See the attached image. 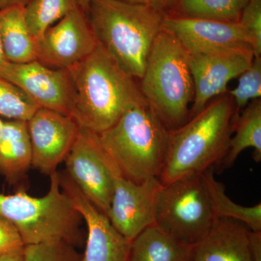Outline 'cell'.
I'll return each mask as SVG.
<instances>
[{
  "instance_id": "obj_1",
  "label": "cell",
  "mask_w": 261,
  "mask_h": 261,
  "mask_svg": "<svg viewBox=\"0 0 261 261\" xmlns=\"http://www.w3.org/2000/svg\"><path fill=\"white\" fill-rule=\"evenodd\" d=\"M68 70L74 92L70 116L82 128L101 133L127 110L145 102L135 78L123 71L99 44Z\"/></svg>"
},
{
  "instance_id": "obj_2",
  "label": "cell",
  "mask_w": 261,
  "mask_h": 261,
  "mask_svg": "<svg viewBox=\"0 0 261 261\" xmlns=\"http://www.w3.org/2000/svg\"><path fill=\"white\" fill-rule=\"evenodd\" d=\"M86 13L98 44L127 74L141 80L166 15L123 0H92Z\"/></svg>"
},
{
  "instance_id": "obj_3",
  "label": "cell",
  "mask_w": 261,
  "mask_h": 261,
  "mask_svg": "<svg viewBox=\"0 0 261 261\" xmlns=\"http://www.w3.org/2000/svg\"><path fill=\"white\" fill-rule=\"evenodd\" d=\"M234 107L227 93L209 103L176 129L169 130L166 160L159 179L166 185L220 165L233 132Z\"/></svg>"
},
{
  "instance_id": "obj_4",
  "label": "cell",
  "mask_w": 261,
  "mask_h": 261,
  "mask_svg": "<svg viewBox=\"0 0 261 261\" xmlns=\"http://www.w3.org/2000/svg\"><path fill=\"white\" fill-rule=\"evenodd\" d=\"M98 135L122 176L135 183L159 178L169 130L146 102L127 110L115 124Z\"/></svg>"
},
{
  "instance_id": "obj_5",
  "label": "cell",
  "mask_w": 261,
  "mask_h": 261,
  "mask_svg": "<svg viewBox=\"0 0 261 261\" xmlns=\"http://www.w3.org/2000/svg\"><path fill=\"white\" fill-rule=\"evenodd\" d=\"M140 80L142 97L168 130L190 120L195 90L188 54L171 33L162 29L158 34Z\"/></svg>"
},
{
  "instance_id": "obj_6",
  "label": "cell",
  "mask_w": 261,
  "mask_h": 261,
  "mask_svg": "<svg viewBox=\"0 0 261 261\" xmlns=\"http://www.w3.org/2000/svg\"><path fill=\"white\" fill-rule=\"evenodd\" d=\"M48 192L33 197L24 190L0 194V214L13 223L25 245L46 242H67L76 246L82 240L83 219L61 187V173L49 176Z\"/></svg>"
},
{
  "instance_id": "obj_7",
  "label": "cell",
  "mask_w": 261,
  "mask_h": 261,
  "mask_svg": "<svg viewBox=\"0 0 261 261\" xmlns=\"http://www.w3.org/2000/svg\"><path fill=\"white\" fill-rule=\"evenodd\" d=\"M200 174H190L161 185L158 190L154 224L186 245L205 238L216 221Z\"/></svg>"
},
{
  "instance_id": "obj_8",
  "label": "cell",
  "mask_w": 261,
  "mask_h": 261,
  "mask_svg": "<svg viewBox=\"0 0 261 261\" xmlns=\"http://www.w3.org/2000/svg\"><path fill=\"white\" fill-rule=\"evenodd\" d=\"M64 162L65 173L96 207L107 215L115 177L120 173L103 149L98 134L80 127Z\"/></svg>"
},
{
  "instance_id": "obj_9",
  "label": "cell",
  "mask_w": 261,
  "mask_h": 261,
  "mask_svg": "<svg viewBox=\"0 0 261 261\" xmlns=\"http://www.w3.org/2000/svg\"><path fill=\"white\" fill-rule=\"evenodd\" d=\"M187 54L195 90L190 118L200 113L213 98L227 93L230 81L240 76L255 58L249 49Z\"/></svg>"
},
{
  "instance_id": "obj_10",
  "label": "cell",
  "mask_w": 261,
  "mask_h": 261,
  "mask_svg": "<svg viewBox=\"0 0 261 261\" xmlns=\"http://www.w3.org/2000/svg\"><path fill=\"white\" fill-rule=\"evenodd\" d=\"M97 44L87 13L79 7L44 32L38 41L37 61L49 68L69 70Z\"/></svg>"
},
{
  "instance_id": "obj_11",
  "label": "cell",
  "mask_w": 261,
  "mask_h": 261,
  "mask_svg": "<svg viewBox=\"0 0 261 261\" xmlns=\"http://www.w3.org/2000/svg\"><path fill=\"white\" fill-rule=\"evenodd\" d=\"M0 75L18 86L39 108L70 116L74 92L69 70L49 68L37 61L6 62Z\"/></svg>"
},
{
  "instance_id": "obj_12",
  "label": "cell",
  "mask_w": 261,
  "mask_h": 261,
  "mask_svg": "<svg viewBox=\"0 0 261 261\" xmlns=\"http://www.w3.org/2000/svg\"><path fill=\"white\" fill-rule=\"evenodd\" d=\"M32 167L47 176L58 171L74 143L80 126L68 115L39 108L27 121Z\"/></svg>"
},
{
  "instance_id": "obj_13",
  "label": "cell",
  "mask_w": 261,
  "mask_h": 261,
  "mask_svg": "<svg viewBox=\"0 0 261 261\" xmlns=\"http://www.w3.org/2000/svg\"><path fill=\"white\" fill-rule=\"evenodd\" d=\"M61 187L87 225L83 261H128L132 241L113 227L108 216L84 196L65 172L61 173Z\"/></svg>"
},
{
  "instance_id": "obj_14",
  "label": "cell",
  "mask_w": 261,
  "mask_h": 261,
  "mask_svg": "<svg viewBox=\"0 0 261 261\" xmlns=\"http://www.w3.org/2000/svg\"><path fill=\"white\" fill-rule=\"evenodd\" d=\"M161 186L158 178L135 183L117 174L108 216L117 231L134 240L147 226L154 224L155 199Z\"/></svg>"
},
{
  "instance_id": "obj_15",
  "label": "cell",
  "mask_w": 261,
  "mask_h": 261,
  "mask_svg": "<svg viewBox=\"0 0 261 261\" xmlns=\"http://www.w3.org/2000/svg\"><path fill=\"white\" fill-rule=\"evenodd\" d=\"M163 29L173 34L187 53L236 49L252 50L238 21L166 15Z\"/></svg>"
},
{
  "instance_id": "obj_16",
  "label": "cell",
  "mask_w": 261,
  "mask_h": 261,
  "mask_svg": "<svg viewBox=\"0 0 261 261\" xmlns=\"http://www.w3.org/2000/svg\"><path fill=\"white\" fill-rule=\"evenodd\" d=\"M250 229L233 219H216L205 238L193 246L192 261H253Z\"/></svg>"
},
{
  "instance_id": "obj_17",
  "label": "cell",
  "mask_w": 261,
  "mask_h": 261,
  "mask_svg": "<svg viewBox=\"0 0 261 261\" xmlns=\"http://www.w3.org/2000/svg\"><path fill=\"white\" fill-rule=\"evenodd\" d=\"M32 166V148L27 121L6 120L0 140V176L12 186L27 181Z\"/></svg>"
},
{
  "instance_id": "obj_18",
  "label": "cell",
  "mask_w": 261,
  "mask_h": 261,
  "mask_svg": "<svg viewBox=\"0 0 261 261\" xmlns=\"http://www.w3.org/2000/svg\"><path fill=\"white\" fill-rule=\"evenodd\" d=\"M25 7L0 10V40L7 62L15 64L37 61L38 42L29 30Z\"/></svg>"
},
{
  "instance_id": "obj_19",
  "label": "cell",
  "mask_w": 261,
  "mask_h": 261,
  "mask_svg": "<svg viewBox=\"0 0 261 261\" xmlns=\"http://www.w3.org/2000/svg\"><path fill=\"white\" fill-rule=\"evenodd\" d=\"M192 252L193 246L178 241L153 224L132 240L128 261H192Z\"/></svg>"
},
{
  "instance_id": "obj_20",
  "label": "cell",
  "mask_w": 261,
  "mask_h": 261,
  "mask_svg": "<svg viewBox=\"0 0 261 261\" xmlns=\"http://www.w3.org/2000/svg\"><path fill=\"white\" fill-rule=\"evenodd\" d=\"M234 137L230 140L227 153L220 163L221 168H229L245 149L253 148L252 157L261 161V99L251 101L233 123Z\"/></svg>"
},
{
  "instance_id": "obj_21",
  "label": "cell",
  "mask_w": 261,
  "mask_h": 261,
  "mask_svg": "<svg viewBox=\"0 0 261 261\" xmlns=\"http://www.w3.org/2000/svg\"><path fill=\"white\" fill-rule=\"evenodd\" d=\"M215 168L201 173L211 207L216 219H228L243 223L251 231H261V204L238 205L226 195L225 185L215 178Z\"/></svg>"
},
{
  "instance_id": "obj_22",
  "label": "cell",
  "mask_w": 261,
  "mask_h": 261,
  "mask_svg": "<svg viewBox=\"0 0 261 261\" xmlns=\"http://www.w3.org/2000/svg\"><path fill=\"white\" fill-rule=\"evenodd\" d=\"M79 7L80 0H29L24 10L33 37L38 42L49 27Z\"/></svg>"
},
{
  "instance_id": "obj_23",
  "label": "cell",
  "mask_w": 261,
  "mask_h": 261,
  "mask_svg": "<svg viewBox=\"0 0 261 261\" xmlns=\"http://www.w3.org/2000/svg\"><path fill=\"white\" fill-rule=\"evenodd\" d=\"M249 0H180L169 15L238 22Z\"/></svg>"
},
{
  "instance_id": "obj_24",
  "label": "cell",
  "mask_w": 261,
  "mask_h": 261,
  "mask_svg": "<svg viewBox=\"0 0 261 261\" xmlns=\"http://www.w3.org/2000/svg\"><path fill=\"white\" fill-rule=\"evenodd\" d=\"M39 108L18 86L0 75V118L28 121Z\"/></svg>"
},
{
  "instance_id": "obj_25",
  "label": "cell",
  "mask_w": 261,
  "mask_h": 261,
  "mask_svg": "<svg viewBox=\"0 0 261 261\" xmlns=\"http://www.w3.org/2000/svg\"><path fill=\"white\" fill-rule=\"evenodd\" d=\"M236 88L228 91L234 107V121L247 105L261 97V57H255L246 70L238 77Z\"/></svg>"
},
{
  "instance_id": "obj_26",
  "label": "cell",
  "mask_w": 261,
  "mask_h": 261,
  "mask_svg": "<svg viewBox=\"0 0 261 261\" xmlns=\"http://www.w3.org/2000/svg\"><path fill=\"white\" fill-rule=\"evenodd\" d=\"M24 255L25 261H83L74 245L61 240L25 245Z\"/></svg>"
},
{
  "instance_id": "obj_27",
  "label": "cell",
  "mask_w": 261,
  "mask_h": 261,
  "mask_svg": "<svg viewBox=\"0 0 261 261\" xmlns=\"http://www.w3.org/2000/svg\"><path fill=\"white\" fill-rule=\"evenodd\" d=\"M239 23L248 39L255 57L261 55V0H249L242 11Z\"/></svg>"
},
{
  "instance_id": "obj_28",
  "label": "cell",
  "mask_w": 261,
  "mask_h": 261,
  "mask_svg": "<svg viewBox=\"0 0 261 261\" xmlns=\"http://www.w3.org/2000/svg\"><path fill=\"white\" fill-rule=\"evenodd\" d=\"M25 245L11 221L0 214V256L23 250Z\"/></svg>"
},
{
  "instance_id": "obj_29",
  "label": "cell",
  "mask_w": 261,
  "mask_h": 261,
  "mask_svg": "<svg viewBox=\"0 0 261 261\" xmlns=\"http://www.w3.org/2000/svg\"><path fill=\"white\" fill-rule=\"evenodd\" d=\"M180 0H149V5L164 15H170L177 6Z\"/></svg>"
},
{
  "instance_id": "obj_30",
  "label": "cell",
  "mask_w": 261,
  "mask_h": 261,
  "mask_svg": "<svg viewBox=\"0 0 261 261\" xmlns=\"http://www.w3.org/2000/svg\"><path fill=\"white\" fill-rule=\"evenodd\" d=\"M250 252L253 261H261V231L250 230L249 233Z\"/></svg>"
},
{
  "instance_id": "obj_31",
  "label": "cell",
  "mask_w": 261,
  "mask_h": 261,
  "mask_svg": "<svg viewBox=\"0 0 261 261\" xmlns=\"http://www.w3.org/2000/svg\"><path fill=\"white\" fill-rule=\"evenodd\" d=\"M0 261H25L24 250L2 255Z\"/></svg>"
},
{
  "instance_id": "obj_32",
  "label": "cell",
  "mask_w": 261,
  "mask_h": 261,
  "mask_svg": "<svg viewBox=\"0 0 261 261\" xmlns=\"http://www.w3.org/2000/svg\"><path fill=\"white\" fill-rule=\"evenodd\" d=\"M29 0H0V10L13 6H23L28 4Z\"/></svg>"
},
{
  "instance_id": "obj_33",
  "label": "cell",
  "mask_w": 261,
  "mask_h": 261,
  "mask_svg": "<svg viewBox=\"0 0 261 261\" xmlns=\"http://www.w3.org/2000/svg\"><path fill=\"white\" fill-rule=\"evenodd\" d=\"M7 61L5 59L4 53H3V47H2L1 40H0V70L3 68Z\"/></svg>"
},
{
  "instance_id": "obj_34",
  "label": "cell",
  "mask_w": 261,
  "mask_h": 261,
  "mask_svg": "<svg viewBox=\"0 0 261 261\" xmlns=\"http://www.w3.org/2000/svg\"><path fill=\"white\" fill-rule=\"evenodd\" d=\"M91 1H92V0H80L81 8H82L85 13L87 12V9H88L89 5L90 4Z\"/></svg>"
},
{
  "instance_id": "obj_35",
  "label": "cell",
  "mask_w": 261,
  "mask_h": 261,
  "mask_svg": "<svg viewBox=\"0 0 261 261\" xmlns=\"http://www.w3.org/2000/svg\"><path fill=\"white\" fill-rule=\"evenodd\" d=\"M128 3H135V4L149 5V0H123Z\"/></svg>"
},
{
  "instance_id": "obj_36",
  "label": "cell",
  "mask_w": 261,
  "mask_h": 261,
  "mask_svg": "<svg viewBox=\"0 0 261 261\" xmlns=\"http://www.w3.org/2000/svg\"><path fill=\"white\" fill-rule=\"evenodd\" d=\"M3 123H4V120L0 118V140H1L2 134H3Z\"/></svg>"
}]
</instances>
